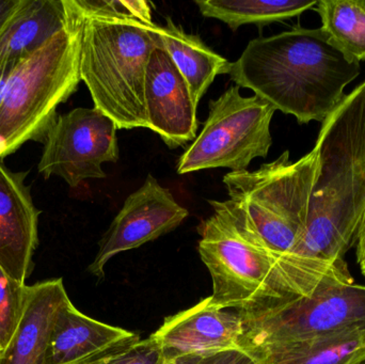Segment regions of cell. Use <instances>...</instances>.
I'll return each mask as SVG.
<instances>
[{
  "label": "cell",
  "mask_w": 365,
  "mask_h": 364,
  "mask_svg": "<svg viewBox=\"0 0 365 364\" xmlns=\"http://www.w3.org/2000/svg\"><path fill=\"white\" fill-rule=\"evenodd\" d=\"M199 364H257L251 355L242 350H227L204 357Z\"/></svg>",
  "instance_id": "obj_24"
},
{
  "label": "cell",
  "mask_w": 365,
  "mask_h": 364,
  "mask_svg": "<svg viewBox=\"0 0 365 364\" xmlns=\"http://www.w3.org/2000/svg\"><path fill=\"white\" fill-rule=\"evenodd\" d=\"M360 62L345 55L323 28L296 27L250 41L229 75L300 124L323 123L360 75Z\"/></svg>",
  "instance_id": "obj_1"
},
{
  "label": "cell",
  "mask_w": 365,
  "mask_h": 364,
  "mask_svg": "<svg viewBox=\"0 0 365 364\" xmlns=\"http://www.w3.org/2000/svg\"><path fill=\"white\" fill-rule=\"evenodd\" d=\"M317 168L315 149L296 162L285 151L257 170L223 177L230 200L244 212L278 263L293 252L306 229Z\"/></svg>",
  "instance_id": "obj_6"
},
{
  "label": "cell",
  "mask_w": 365,
  "mask_h": 364,
  "mask_svg": "<svg viewBox=\"0 0 365 364\" xmlns=\"http://www.w3.org/2000/svg\"><path fill=\"white\" fill-rule=\"evenodd\" d=\"M73 8L81 15H110L128 17L141 23L152 24L150 2L132 0H70Z\"/></svg>",
  "instance_id": "obj_23"
},
{
  "label": "cell",
  "mask_w": 365,
  "mask_h": 364,
  "mask_svg": "<svg viewBox=\"0 0 365 364\" xmlns=\"http://www.w3.org/2000/svg\"><path fill=\"white\" fill-rule=\"evenodd\" d=\"M27 175L0 162V269L23 286L32 271L41 214L26 184Z\"/></svg>",
  "instance_id": "obj_13"
},
{
  "label": "cell",
  "mask_w": 365,
  "mask_h": 364,
  "mask_svg": "<svg viewBox=\"0 0 365 364\" xmlns=\"http://www.w3.org/2000/svg\"><path fill=\"white\" fill-rule=\"evenodd\" d=\"M204 357L200 356H184L175 359H164L160 364H199Z\"/></svg>",
  "instance_id": "obj_27"
},
{
  "label": "cell",
  "mask_w": 365,
  "mask_h": 364,
  "mask_svg": "<svg viewBox=\"0 0 365 364\" xmlns=\"http://www.w3.org/2000/svg\"><path fill=\"white\" fill-rule=\"evenodd\" d=\"M163 353L153 337L140 339L134 333L79 364H160Z\"/></svg>",
  "instance_id": "obj_21"
},
{
  "label": "cell",
  "mask_w": 365,
  "mask_h": 364,
  "mask_svg": "<svg viewBox=\"0 0 365 364\" xmlns=\"http://www.w3.org/2000/svg\"><path fill=\"white\" fill-rule=\"evenodd\" d=\"M19 0H0V29L14 10Z\"/></svg>",
  "instance_id": "obj_26"
},
{
  "label": "cell",
  "mask_w": 365,
  "mask_h": 364,
  "mask_svg": "<svg viewBox=\"0 0 365 364\" xmlns=\"http://www.w3.org/2000/svg\"><path fill=\"white\" fill-rule=\"evenodd\" d=\"M64 0H19L0 29V71L14 68L68 24Z\"/></svg>",
  "instance_id": "obj_16"
},
{
  "label": "cell",
  "mask_w": 365,
  "mask_h": 364,
  "mask_svg": "<svg viewBox=\"0 0 365 364\" xmlns=\"http://www.w3.org/2000/svg\"><path fill=\"white\" fill-rule=\"evenodd\" d=\"M156 30L163 46L188 83L195 104H199L218 75H229L231 62L210 49L201 38L185 32L168 17Z\"/></svg>",
  "instance_id": "obj_17"
},
{
  "label": "cell",
  "mask_w": 365,
  "mask_h": 364,
  "mask_svg": "<svg viewBox=\"0 0 365 364\" xmlns=\"http://www.w3.org/2000/svg\"><path fill=\"white\" fill-rule=\"evenodd\" d=\"M148 128L170 149L184 147L197 137V105L188 83L171 59L162 40L148 64L145 87Z\"/></svg>",
  "instance_id": "obj_11"
},
{
  "label": "cell",
  "mask_w": 365,
  "mask_h": 364,
  "mask_svg": "<svg viewBox=\"0 0 365 364\" xmlns=\"http://www.w3.org/2000/svg\"><path fill=\"white\" fill-rule=\"evenodd\" d=\"M13 68H4L0 71V105H1L2 98H4V88H6V81H8L9 75Z\"/></svg>",
  "instance_id": "obj_28"
},
{
  "label": "cell",
  "mask_w": 365,
  "mask_h": 364,
  "mask_svg": "<svg viewBox=\"0 0 365 364\" xmlns=\"http://www.w3.org/2000/svg\"><path fill=\"white\" fill-rule=\"evenodd\" d=\"M353 364H365V354L362 355V356L360 357L359 359H357Z\"/></svg>",
  "instance_id": "obj_29"
},
{
  "label": "cell",
  "mask_w": 365,
  "mask_h": 364,
  "mask_svg": "<svg viewBox=\"0 0 365 364\" xmlns=\"http://www.w3.org/2000/svg\"><path fill=\"white\" fill-rule=\"evenodd\" d=\"M242 350L365 331V286L345 284L257 313L242 314Z\"/></svg>",
  "instance_id": "obj_8"
},
{
  "label": "cell",
  "mask_w": 365,
  "mask_h": 364,
  "mask_svg": "<svg viewBox=\"0 0 365 364\" xmlns=\"http://www.w3.org/2000/svg\"><path fill=\"white\" fill-rule=\"evenodd\" d=\"M244 321L236 310L221 309L212 297L165 320L152 337L160 344L163 358L207 357L242 350Z\"/></svg>",
  "instance_id": "obj_12"
},
{
  "label": "cell",
  "mask_w": 365,
  "mask_h": 364,
  "mask_svg": "<svg viewBox=\"0 0 365 364\" xmlns=\"http://www.w3.org/2000/svg\"><path fill=\"white\" fill-rule=\"evenodd\" d=\"M257 364H353L365 354V331L247 350Z\"/></svg>",
  "instance_id": "obj_18"
},
{
  "label": "cell",
  "mask_w": 365,
  "mask_h": 364,
  "mask_svg": "<svg viewBox=\"0 0 365 364\" xmlns=\"http://www.w3.org/2000/svg\"><path fill=\"white\" fill-rule=\"evenodd\" d=\"M133 335L85 316L68 298L56 316L42 364H79Z\"/></svg>",
  "instance_id": "obj_15"
},
{
  "label": "cell",
  "mask_w": 365,
  "mask_h": 364,
  "mask_svg": "<svg viewBox=\"0 0 365 364\" xmlns=\"http://www.w3.org/2000/svg\"><path fill=\"white\" fill-rule=\"evenodd\" d=\"M79 15L83 19L79 71L94 108L110 118L118 130L148 128L145 76L160 41L156 24Z\"/></svg>",
  "instance_id": "obj_3"
},
{
  "label": "cell",
  "mask_w": 365,
  "mask_h": 364,
  "mask_svg": "<svg viewBox=\"0 0 365 364\" xmlns=\"http://www.w3.org/2000/svg\"><path fill=\"white\" fill-rule=\"evenodd\" d=\"M200 12L207 19H219L236 31L240 26H265L302 14L317 6V0H195Z\"/></svg>",
  "instance_id": "obj_19"
},
{
  "label": "cell",
  "mask_w": 365,
  "mask_h": 364,
  "mask_svg": "<svg viewBox=\"0 0 365 364\" xmlns=\"http://www.w3.org/2000/svg\"><path fill=\"white\" fill-rule=\"evenodd\" d=\"M68 24L9 75L0 105V162L29 141L44 143L57 108L81 83L83 19L64 0Z\"/></svg>",
  "instance_id": "obj_4"
},
{
  "label": "cell",
  "mask_w": 365,
  "mask_h": 364,
  "mask_svg": "<svg viewBox=\"0 0 365 364\" xmlns=\"http://www.w3.org/2000/svg\"><path fill=\"white\" fill-rule=\"evenodd\" d=\"M360 269H361L362 275H364L365 277V265H364V266L360 267Z\"/></svg>",
  "instance_id": "obj_30"
},
{
  "label": "cell",
  "mask_w": 365,
  "mask_h": 364,
  "mask_svg": "<svg viewBox=\"0 0 365 364\" xmlns=\"http://www.w3.org/2000/svg\"><path fill=\"white\" fill-rule=\"evenodd\" d=\"M26 288L6 275L0 269V348L1 350L8 346L19 327L24 303Z\"/></svg>",
  "instance_id": "obj_22"
},
{
  "label": "cell",
  "mask_w": 365,
  "mask_h": 364,
  "mask_svg": "<svg viewBox=\"0 0 365 364\" xmlns=\"http://www.w3.org/2000/svg\"><path fill=\"white\" fill-rule=\"evenodd\" d=\"M315 11L332 42L351 59L365 60V0H321Z\"/></svg>",
  "instance_id": "obj_20"
},
{
  "label": "cell",
  "mask_w": 365,
  "mask_h": 364,
  "mask_svg": "<svg viewBox=\"0 0 365 364\" xmlns=\"http://www.w3.org/2000/svg\"><path fill=\"white\" fill-rule=\"evenodd\" d=\"M277 109L257 95L245 98L238 85L210 102L199 136L178 162L179 175L205 169L245 171L255 158H266L272 145L270 124Z\"/></svg>",
  "instance_id": "obj_7"
},
{
  "label": "cell",
  "mask_w": 365,
  "mask_h": 364,
  "mask_svg": "<svg viewBox=\"0 0 365 364\" xmlns=\"http://www.w3.org/2000/svg\"><path fill=\"white\" fill-rule=\"evenodd\" d=\"M0 350H1V348H0Z\"/></svg>",
  "instance_id": "obj_31"
},
{
  "label": "cell",
  "mask_w": 365,
  "mask_h": 364,
  "mask_svg": "<svg viewBox=\"0 0 365 364\" xmlns=\"http://www.w3.org/2000/svg\"><path fill=\"white\" fill-rule=\"evenodd\" d=\"M187 216L188 211L173 194L153 175H148L143 185L126 199L103 236L98 254L89 266L90 273L102 279L111 258L171 232Z\"/></svg>",
  "instance_id": "obj_10"
},
{
  "label": "cell",
  "mask_w": 365,
  "mask_h": 364,
  "mask_svg": "<svg viewBox=\"0 0 365 364\" xmlns=\"http://www.w3.org/2000/svg\"><path fill=\"white\" fill-rule=\"evenodd\" d=\"M118 128L102 111L76 108L58 115L45 138L38 171L76 188L86 180L105 179V162L119 160Z\"/></svg>",
  "instance_id": "obj_9"
},
{
  "label": "cell",
  "mask_w": 365,
  "mask_h": 364,
  "mask_svg": "<svg viewBox=\"0 0 365 364\" xmlns=\"http://www.w3.org/2000/svg\"><path fill=\"white\" fill-rule=\"evenodd\" d=\"M214 214L197 227L199 254L221 309L255 313L282 303L278 260L231 200H210Z\"/></svg>",
  "instance_id": "obj_5"
},
{
  "label": "cell",
  "mask_w": 365,
  "mask_h": 364,
  "mask_svg": "<svg viewBox=\"0 0 365 364\" xmlns=\"http://www.w3.org/2000/svg\"><path fill=\"white\" fill-rule=\"evenodd\" d=\"M356 256H357L359 266H364L365 265V214L361 224H360L357 241H356Z\"/></svg>",
  "instance_id": "obj_25"
},
{
  "label": "cell",
  "mask_w": 365,
  "mask_h": 364,
  "mask_svg": "<svg viewBox=\"0 0 365 364\" xmlns=\"http://www.w3.org/2000/svg\"><path fill=\"white\" fill-rule=\"evenodd\" d=\"M306 229L289 256L341 262L365 214V80L323 122Z\"/></svg>",
  "instance_id": "obj_2"
},
{
  "label": "cell",
  "mask_w": 365,
  "mask_h": 364,
  "mask_svg": "<svg viewBox=\"0 0 365 364\" xmlns=\"http://www.w3.org/2000/svg\"><path fill=\"white\" fill-rule=\"evenodd\" d=\"M68 299L61 278L27 286L19 327L0 352V364H42L56 316Z\"/></svg>",
  "instance_id": "obj_14"
}]
</instances>
